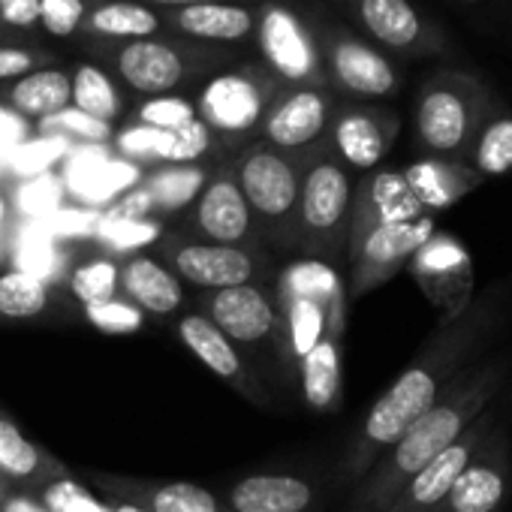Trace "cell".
<instances>
[{
	"instance_id": "cell-37",
	"label": "cell",
	"mask_w": 512,
	"mask_h": 512,
	"mask_svg": "<svg viewBox=\"0 0 512 512\" xmlns=\"http://www.w3.org/2000/svg\"><path fill=\"white\" fill-rule=\"evenodd\" d=\"M97 241L112 250V253H124V250H139V247H151L163 238V226L157 220H142V223H130V220H103L94 229Z\"/></svg>"
},
{
	"instance_id": "cell-9",
	"label": "cell",
	"mask_w": 512,
	"mask_h": 512,
	"mask_svg": "<svg viewBox=\"0 0 512 512\" xmlns=\"http://www.w3.org/2000/svg\"><path fill=\"white\" fill-rule=\"evenodd\" d=\"M178 232L199 238V241H211V244L266 247L260 229L253 223V214L241 196V187L232 175H217L205 181L202 193L190 205L187 229H178Z\"/></svg>"
},
{
	"instance_id": "cell-27",
	"label": "cell",
	"mask_w": 512,
	"mask_h": 512,
	"mask_svg": "<svg viewBox=\"0 0 512 512\" xmlns=\"http://www.w3.org/2000/svg\"><path fill=\"white\" fill-rule=\"evenodd\" d=\"M335 73L356 94L383 97V94H389L395 88L392 67L380 55H374L371 49L356 46V43L338 46V52H335Z\"/></svg>"
},
{
	"instance_id": "cell-29",
	"label": "cell",
	"mask_w": 512,
	"mask_h": 512,
	"mask_svg": "<svg viewBox=\"0 0 512 512\" xmlns=\"http://www.w3.org/2000/svg\"><path fill=\"white\" fill-rule=\"evenodd\" d=\"M52 290L43 278L22 269L0 272V320H37L49 311Z\"/></svg>"
},
{
	"instance_id": "cell-45",
	"label": "cell",
	"mask_w": 512,
	"mask_h": 512,
	"mask_svg": "<svg viewBox=\"0 0 512 512\" xmlns=\"http://www.w3.org/2000/svg\"><path fill=\"white\" fill-rule=\"evenodd\" d=\"M58 202H61V184L49 175H37L31 184L22 187L19 193V205L34 214V217H46V214H55L58 211Z\"/></svg>"
},
{
	"instance_id": "cell-13",
	"label": "cell",
	"mask_w": 512,
	"mask_h": 512,
	"mask_svg": "<svg viewBox=\"0 0 512 512\" xmlns=\"http://www.w3.org/2000/svg\"><path fill=\"white\" fill-rule=\"evenodd\" d=\"M419 217H425V211L416 202V196L410 193V187L404 181V172L380 169V172H374V175H368L362 181L359 193H353L347 250L353 244H359L377 226L410 223V220H419Z\"/></svg>"
},
{
	"instance_id": "cell-51",
	"label": "cell",
	"mask_w": 512,
	"mask_h": 512,
	"mask_svg": "<svg viewBox=\"0 0 512 512\" xmlns=\"http://www.w3.org/2000/svg\"><path fill=\"white\" fill-rule=\"evenodd\" d=\"M97 223H100V214H91V211H79V214H73V211L52 214V226H55L58 232H85V229L94 232Z\"/></svg>"
},
{
	"instance_id": "cell-3",
	"label": "cell",
	"mask_w": 512,
	"mask_h": 512,
	"mask_svg": "<svg viewBox=\"0 0 512 512\" xmlns=\"http://www.w3.org/2000/svg\"><path fill=\"white\" fill-rule=\"evenodd\" d=\"M353 178L335 160H320L302 175L296 208V247L293 253L308 260L347 266V238L353 211Z\"/></svg>"
},
{
	"instance_id": "cell-21",
	"label": "cell",
	"mask_w": 512,
	"mask_h": 512,
	"mask_svg": "<svg viewBox=\"0 0 512 512\" xmlns=\"http://www.w3.org/2000/svg\"><path fill=\"white\" fill-rule=\"evenodd\" d=\"M404 181L410 187V193L416 196V202L422 205L425 214L431 211H443L449 205H455L461 196H467L476 184L479 175H473L470 169L449 163V160H419L410 169H404Z\"/></svg>"
},
{
	"instance_id": "cell-30",
	"label": "cell",
	"mask_w": 512,
	"mask_h": 512,
	"mask_svg": "<svg viewBox=\"0 0 512 512\" xmlns=\"http://www.w3.org/2000/svg\"><path fill=\"white\" fill-rule=\"evenodd\" d=\"M67 290L82 308L109 302L121 293V263L112 253H94L70 269Z\"/></svg>"
},
{
	"instance_id": "cell-23",
	"label": "cell",
	"mask_w": 512,
	"mask_h": 512,
	"mask_svg": "<svg viewBox=\"0 0 512 512\" xmlns=\"http://www.w3.org/2000/svg\"><path fill=\"white\" fill-rule=\"evenodd\" d=\"M121 76L142 94H163L181 79V58L160 43H130L118 58Z\"/></svg>"
},
{
	"instance_id": "cell-35",
	"label": "cell",
	"mask_w": 512,
	"mask_h": 512,
	"mask_svg": "<svg viewBox=\"0 0 512 512\" xmlns=\"http://www.w3.org/2000/svg\"><path fill=\"white\" fill-rule=\"evenodd\" d=\"M476 175H506L512 169V118H494L473 148Z\"/></svg>"
},
{
	"instance_id": "cell-52",
	"label": "cell",
	"mask_w": 512,
	"mask_h": 512,
	"mask_svg": "<svg viewBox=\"0 0 512 512\" xmlns=\"http://www.w3.org/2000/svg\"><path fill=\"white\" fill-rule=\"evenodd\" d=\"M31 55L19 52V49H0V79H10V76H25L31 70Z\"/></svg>"
},
{
	"instance_id": "cell-57",
	"label": "cell",
	"mask_w": 512,
	"mask_h": 512,
	"mask_svg": "<svg viewBox=\"0 0 512 512\" xmlns=\"http://www.w3.org/2000/svg\"><path fill=\"white\" fill-rule=\"evenodd\" d=\"M10 491H13V485H10V482H7L4 476H0V500H4V497H7Z\"/></svg>"
},
{
	"instance_id": "cell-14",
	"label": "cell",
	"mask_w": 512,
	"mask_h": 512,
	"mask_svg": "<svg viewBox=\"0 0 512 512\" xmlns=\"http://www.w3.org/2000/svg\"><path fill=\"white\" fill-rule=\"evenodd\" d=\"M91 482L106 500L136 503L148 512H226L223 500L196 482H145L112 473H91Z\"/></svg>"
},
{
	"instance_id": "cell-53",
	"label": "cell",
	"mask_w": 512,
	"mask_h": 512,
	"mask_svg": "<svg viewBox=\"0 0 512 512\" xmlns=\"http://www.w3.org/2000/svg\"><path fill=\"white\" fill-rule=\"evenodd\" d=\"M0 512H49L34 494L25 491H10L4 500H0Z\"/></svg>"
},
{
	"instance_id": "cell-39",
	"label": "cell",
	"mask_w": 512,
	"mask_h": 512,
	"mask_svg": "<svg viewBox=\"0 0 512 512\" xmlns=\"http://www.w3.org/2000/svg\"><path fill=\"white\" fill-rule=\"evenodd\" d=\"M85 311V320L109 335H130V332H139L145 326V314L127 302L124 296H115L109 302H100V305H88L82 308Z\"/></svg>"
},
{
	"instance_id": "cell-6",
	"label": "cell",
	"mask_w": 512,
	"mask_h": 512,
	"mask_svg": "<svg viewBox=\"0 0 512 512\" xmlns=\"http://www.w3.org/2000/svg\"><path fill=\"white\" fill-rule=\"evenodd\" d=\"M196 311L208 317L241 353L278 356L281 308H278L275 281L202 293L196 302Z\"/></svg>"
},
{
	"instance_id": "cell-40",
	"label": "cell",
	"mask_w": 512,
	"mask_h": 512,
	"mask_svg": "<svg viewBox=\"0 0 512 512\" xmlns=\"http://www.w3.org/2000/svg\"><path fill=\"white\" fill-rule=\"evenodd\" d=\"M211 148V130L193 118L190 124L169 130V151H166V163L169 166H181V163H193L199 160L205 151Z\"/></svg>"
},
{
	"instance_id": "cell-44",
	"label": "cell",
	"mask_w": 512,
	"mask_h": 512,
	"mask_svg": "<svg viewBox=\"0 0 512 512\" xmlns=\"http://www.w3.org/2000/svg\"><path fill=\"white\" fill-rule=\"evenodd\" d=\"M118 148L130 157H145V160H166L169 151V130H154V127H130L127 133L118 136Z\"/></svg>"
},
{
	"instance_id": "cell-49",
	"label": "cell",
	"mask_w": 512,
	"mask_h": 512,
	"mask_svg": "<svg viewBox=\"0 0 512 512\" xmlns=\"http://www.w3.org/2000/svg\"><path fill=\"white\" fill-rule=\"evenodd\" d=\"M64 154V139H46V142H37V145H25L16 151L13 157V166L16 172L22 175H40L46 172V166H52V160H58Z\"/></svg>"
},
{
	"instance_id": "cell-36",
	"label": "cell",
	"mask_w": 512,
	"mask_h": 512,
	"mask_svg": "<svg viewBox=\"0 0 512 512\" xmlns=\"http://www.w3.org/2000/svg\"><path fill=\"white\" fill-rule=\"evenodd\" d=\"M73 97H76V109L109 124L118 115V94L112 88V82L106 79V73H100L97 67H82L76 73V85H73Z\"/></svg>"
},
{
	"instance_id": "cell-7",
	"label": "cell",
	"mask_w": 512,
	"mask_h": 512,
	"mask_svg": "<svg viewBox=\"0 0 512 512\" xmlns=\"http://www.w3.org/2000/svg\"><path fill=\"white\" fill-rule=\"evenodd\" d=\"M431 235H434L431 214L410 223H389L371 229L359 244L347 250V266H344L347 299H359L392 281L398 272H404Z\"/></svg>"
},
{
	"instance_id": "cell-1",
	"label": "cell",
	"mask_w": 512,
	"mask_h": 512,
	"mask_svg": "<svg viewBox=\"0 0 512 512\" xmlns=\"http://www.w3.org/2000/svg\"><path fill=\"white\" fill-rule=\"evenodd\" d=\"M509 314L512 281H497L476 296L470 293L461 305L443 314L410 365L362 419L341 464V473L350 485H356L377 464V458L449 392V386L467 368L482 362V353L503 332Z\"/></svg>"
},
{
	"instance_id": "cell-10",
	"label": "cell",
	"mask_w": 512,
	"mask_h": 512,
	"mask_svg": "<svg viewBox=\"0 0 512 512\" xmlns=\"http://www.w3.org/2000/svg\"><path fill=\"white\" fill-rule=\"evenodd\" d=\"M175 335L178 341L211 371L217 374L220 380H226L235 392H241L247 401L260 404V407H269V392L263 389L260 377H256L250 359L208 320L202 317L196 308L193 311H184L178 320H175Z\"/></svg>"
},
{
	"instance_id": "cell-28",
	"label": "cell",
	"mask_w": 512,
	"mask_h": 512,
	"mask_svg": "<svg viewBox=\"0 0 512 512\" xmlns=\"http://www.w3.org/2000/svg\"><path fill=\"white\" fill-rule=\"evenodd\" d=\"M335 145L350 166L374 169L389 148V133L377 124V118L365 112H350L335 127Z\"/></svg>"
},
{
	"instance_id": "cell-41",
	"label": "cell",
	"mask_w": 512,
	"mask_h": 512,
	"mask_svg": "<svg viewBox=\"0 0 512 512\" xmlns=\"http://www.w3.org/2000/svg\"><path fill=\"white\" fill-rule=\"evenodd\" d=\"M43 130L58 136V133H73V136H82L88 142H106L112 136V127L79 112V109H64L52 118H43Z\"/></svg>"
},
{
	"instance_id": "cell-25",
	"label": "cell",
	"mask_w": 512,
	"mask_h": 512,
	"mask_svg": "<svg viewBox=\"0 0 512 512\" xmlns=\"http://www.w3.org/2000/svg\"><path fill=\"white\" fill-rule=\"evenodd\" d=\"M263 52L266 58L278 67V73H284L287 79H305L314 67V55L308 49V40L302 37L299 25L293 22V16L272 10L263 22Z\"/></svg>"
},
{
	"instance_id": "cell-56",
	"label": "cell",
	"mask_w": 512,
	"mask_h": 512,
	"mask_svg": "<svg viewBox=\"0 0 512 512\" xmlns=\"http://www.w3.org/2000/svg\"><path fill=\"white\" fill-rule=\"evenodd\" d=\"M157 4H187V7H196V4H217V0H157Z\"/></svg>"
},
{
	"instance_id": "cell-20",
	"label": "cell",
	"mask_w": 512,
	"mask_h": 512,
	"mask_svg": "<svg viewBox=\"0 0 512 512\" xmlns=\"http://www.w3.org/2000/svg\"><path fill=\"white\" fill-rule=\"evenodd\" d=\"M263 115V97L241 76H220L202 94V124L220 133H247Z\"/></svg>"
},
{
	"instance_id": "cell-43",
	"label": "cell",
	"mask_w": 512,
	"mask_h": 512,
	"mask_svg": "<svg viewBox=\"0 0 512 512\" xmlns=\"http://www.w3.org/2000/svg\"><path fill=\"white\" fill-rule=\"evenodd\" d=\"M136 178V169L133 166H121V163H100L94 166L82 181H79V190L85 199H106L112 196L115 190H121L124 184H130Z\"/></svg>"
},
{
	"instance_id": "cell-8",
	"label": "cell",
	"mask_w": 512,
	"mask_h": 512,
	"mask_svg": "<svg viewBox=\"0 0 512 512\" xmlns=\"http://www.w3.org/2000/svg\"><path fill=\"white\" fill-rule=\"evenodd\" d=\"M500 425V410L491 404L452 446H446L434 461H428L383 512H440L446 494L452 491L461 470L473 461V455L482 449V443L491 437V431Z\"/></svg>"
},
{
	"instance_id": "cell-19",
	"label": "cell",
	"mask_w": 512,
	"mask_h": 512,
	"mask_svg": "<svg viewBox=\"0 0 512 512\" xmlns=\"http://www.w3.org/2000/svg\"><path fill=\"white\" fill-rule=\"evenodd\" d=\"M344 329L335 326L326 332V338L305 356V362L296 371V380L302 386V398L314 413H332L341 401L344 389Z\"/></svg>"
},
{
	"instance_id": "cell-46",
	"label": "cell",
	"mask_w": 512,
	"mask_h": 512,
	"mask_svg": "<svg viewBox=\"0 0 512 512\" xmlns=\"http://www.w3.org/2000/svg\"><path fill=\"white\" fill-rule=\"evenodd\" d=\"M16 263H19L16 269H22L28 275H37V278L46 281L49 269L58 266V253H55L52 244H46V241H40L34 235H22L19 238V250H16Z\"/></svg>"
},
{
	"instance_id": "cell-22",
	"label": "cell",
	"mask_w": 512,
	"mask_h": 512,
	"mask_svg": "<svg viewBox=\"0 0 512 512\" xmlns=\"http://www.w3.org/2000/svg\"><path fill=\"white\" fill-rule=\"evenodd\" d=\"M326 100L314 91H299L287 97L266 124V136L281 151H296L311 145L326 127Z\"/></svg>"
},
{
	"instance_id": "cell-5",
	"label": "cell",
	"mask_w": 512,
	"mask_h": 512,
	"mask_svg": "<svg viewBox=\"0 0 512 512\" xmlns=\"http://www.w3.org/2000/svg\"><path fill=\"white\" fill-rule=\"evenodd\" d=\"M241 196L266 247H296V208L302 193L299 169L278 151H253L241 160L235 175Z\"/></svg>"
},
{
	"instance_id": "cell-31",
	"label": "cell",
	"mask_w": 512,
	"mask_h": 512,
	"mask_svg": "<svg viewBox=\"0 0 512 512\" xmlns=\"http://www.w3.org/2000/svg\"><path fill=\"white\" fill-rule=\"evenodd\" d=\"M73 100V82L58 70H43L25 76L13 88V106L28 118H52Z\"/></svg>"
},
{
	"instance_id": "cell-11",
	"label": "cell",
	"mask_w": 512,
	"mask_h": 512,
	"mask_svg": "<svg viewBox=\"0 0 512 512\" xmlns=\"http://www.w3.org/2000/svg\"><path fill=\"white\" fill-rule=\"evenodd\" d=\"M512 485V455L503 425L491 431L473 461L461 470L440 512H500Z\"/></svg>"
},
{
	"instance_id": "cell-60",
	"label": "cell",
	"mask_w": 512,
	"mask_h": 512,
	"mask_svg": "<svg viewBox=\"0 0 512 512\" xmlns=\"http://www.w3.org/2000/svg\"><path fill=\"white\" fill-rule=\"evenodd\" d=\"M464 4H476V0H464Z\"/></svg>"
},
{
	"instance_id": "cell-4",
	"label": "cell",
	"mask_w": 512,
	"mask_h": 512,
	"mask_svg": "<svg viewBox=\"0 0 512 512\" xmlns=\"http://www.w3.org/2000/svg\"><path fill=\"white\" fill-rule=\"evenodd\" d=\"M157 260L190 290L214 293L244 284H272L275 266L266 247H229L190 238L184 232H163L154 244Z\"/></svg>"
},
{
	"instance_id": "cell-59",
	"label": "cell",
	"mask_w": 512,
	"mask_h": 512,
	"mask_svg": "<svg viewBox=\"0 0 512 512\" xmlns=\"http://www.w3.org/2000/svg\"><path fill=\"white\" fill-rule=\"evenodd\" d=\"M0 260H4V247H0Z\"/></svg>"
},
{
	"instance_id": "cell-16",
	"label": "cell",
	"mask_w": 512,
	"mask_h": 512,
	"mask_svg": "<svg viewBox=\"0 0 512 512\" xmlns=\"http://www.w3.org/2000/svg\"><path fill=\"white\" fill-rule=\"evenodd\" d=\"M317 500L314 482L293 473H253L238 479L226 497V512H311Z\"/></svg>"
},
{
	"instance_id": "cell-42",
	"label": "cell",
	"mask_w": 512,
	"mask_h": 512,
	"mask_svg": "<svg viewBox=\"0 0 512 512\" xmlns=\"http://www.w3.org/2000/svg\"><path fill=\"white\" fill-rule=\"evenodd\" d=\"M142 115V124L145 127H154V130H178L184 124H190L196 118V109L187 103V100H178V97H157L151 103H145L139 109Z\"/></svg>"
},
{
	"instance_id": "cell-50",
	"label": "cell",
	"mask_w": 512,
	"mask_h": 512,
	"mask_svg": "<svg viewBox=\"0 0 512 512\" xmlns=\"http://www.w3.org/2000/svg\"><path fill=\"white\" fill-rule=\"evenodd\" d=\"M0 10L10 25L28 28L40 19V0H0Z\"/></svg>"
},
{
	"instance_id": "cell-18",
	"label": "cell",
	"mask_w": 512,
	"mask_h": 512,
	"mask_svg": "<svg viewBox=\"0 0 512 512\" xmlns=\"http://www.w3.org/2000/svg\"><path fill=\"white\" fill-rule=\"evenodd\" d=\"M61 473H67V467L34 440H28L22 428L0 410V476L13 485V491L34 494L40 485Z\"/></svg>"
},
{
	"instance_id": "cell-12",
	"label": "cell",
	"mask_w": 512,
	"mask_h": 512,
	"mask_svg": "<svg viewBox=\"0 0 512 512\" xmlns=\"http://www.w3.org/2000/svg\"><path fill=\"white\" fill-rule=\"evenodd\" d=\"M347 296L338 299H311L278 293L281 308V335H278V362L287 377H296L305 356L326 338L329 329L347 326Z\"/></svg>"
},
{
	"instance_id": "cell-2",
	"label": "cell",
	"mask_w": 512,
	"mask_h": 512,
	"mask_svg": "<svg viewBox=\"0 0 512 512\" xmlns=\"http://www.w3.org/2000/svg\"><path fill=\"white\" fill-rule=\"evenodd\" d=\"M509 368V353L482 359L467 368L449 386V392L425 416H419L356 482L347 512H383L428 461H434L446 446H452L497 401Z\"/></svg>"
},
{
	"instance_id": "cell-55",
	"label": "cell",
	"mask_w": 512,
	"mask_h": 512,
	"mask_svg": "<svg viewBox=\"0 0 512 512\" xmlns=\"http://www.w3.org/2000/svg\"><path fill=\"white\" fill-rule=\"evenodd\" d=\"M106 503L112 506V512H148V509H142L136 503H124V500H106Z\"/></svg>"
},
{
	"instance_id": "cell-15",
	"label": "cell",
	"mask_w": 512,
	"mask_h": 512,
	"mask_svg": "<svg viewBox=\"0 0 512 512\" xmlns=\"http://www.w3.org/2000/svg\"><path fill=\"white\" fill-rule=\"evenodd\" d=\"M145 317L178 320L184 314L187 287L151 253H133L121 266V293Z\"/></svg>"
},
{
	"instance_id": "cell-47",
	"label": "cell",
	"mask_w": 512,
	"mask_h": 512,
	"mask_svg": "<svg viewBox=\"0 0 512 512\" xmlns=\"http://www.w3.org/2000/svg\"><path fill=\"white\" fill-rule=\"evenodd\" d=\"M100 217L103 220H130V223L157 220V205H154V199H151V193L145 187H133L118 202H112Z\"/></svg>"
},
{
	"instance_id": "cell-17",
	"label": "cell",
	"mask_w": 512,
	"mask_h": 512,
	"mask_svg": "<svg viewBox=\"0 0 512 512\" xmlns=\"http://www.w3.org/2000/svg\"><path fill=\"white\" fill-rule=\"evenodd\" d=\"M419 142L437 157H455L473 136L470 103L452 88H434L422 97L416 112Z\"/></svg>"
},
{
	"instance_id": "cell-26",
	"label": "cell",
	"mask_w": 512,
	"mask_h": 512,
	"mask_svg": "<svg viewBox=\"0 0 512 512\" xmlns=\"http://www.w3.org/2000/svg\"><path fill=\"white\" fill-rule=\"evenodd\" d=\"M208 175L202 166L193 163H181V166H163L157 172H151L145 178V190L151 193L154 205H157V220L172 217L184 208H190L196 202V196L202 193Z\"/></svg>"
},
{
	"instance_id": "cell-32",
	"label": "cell",
	"mask_w": 512,
	"mask_h": 512,
	"mask_svg": "<svg viewBox=\"0 0 512 512\" xmlns=\"http://www.w3.org/2000/svg\"><path fill=\"white\" fill-rule=\"evenodd\" d=\"M362 16L371 34L389 46H410L419 37V19L407 0H362Z\"/></svg>"
},
{
	"instance_id": "cell-33",
	"label": "cell",
	"mask_w": 512,
	"mask_h": 512,
	"mask_svg": "<svg viewBox=\"0 0 512 512\" xmlns=\"http://www.w3.org/2000/svg\"><path fill=\"white\" fill-rule=\"evenodd\" d=\"M178 22L187 34L208 37V40H238L250 31V16L238 7H223V4L184 7Z\"/></svg>"
},
{
	"instance_id": "cell-38",
	"label": "cell",
	"mask_w": 512,
	"mask_h": 512,
	"mask_svg": "<svg viewBox=\"0 0 512 512\" xmlns=\"http://www.w3.org/2000/svg\"><path fill=\"white\" fill-rule=\"evenodd\" d=\"M94 28L112 37H148L157 31V16L136 4H109L94 13Z\"/></svg>"
},
{
	"instance_id": "cell-34",
	"label": "cell",
	"mask_w": 512,
	"mask_h": 512,
	"mask_svg": "<svg viewBox=\"0 0 512 512\" xmlns=\"http://www.w3.org/2000/svg\"><path fill=\"white\" fill-rule=\"evenodd\" d=\"M34 497L49 509V512H112L106 500H100L85 482H79L70 470L49 479L34 491Z\"/></svg>"
},
{
	"instance_id": "cell-24",
	"label": "cell",
	"mask_w": 512,
	"mask_h": 512,
	"mask_svg": "<svg viewBox=\"0 0 512 512\" xmlns=\"http://www.w3.org/2000/svg\"><path fill=\"white\" fill-rule=\"evenodd\" d=\"M410 272L431 293V299H440V293H446L452 287L455 275L464 281L470 278V260H467V253L458 247V241L434 232L410 260Z\"/></svg>"
},
{
	"instance_id": "cell-48",
	"label": "cell",
	"mask_w": 512,
	"mask_h": 512,
	"mask_svg": "<svg viewBox=\"0 0 512 512\" xmlns=\"http://www.w3.org/2000/svg\"><path fill=\"white\" fill-rule=\"evenodd\" d=\"M82 13H85L82 0H40V22L55 37L73 34L79 19H82Z\"/></svg>"
},
{
	"instance_id": "cell-54",
	"label": "cell",
	"mask_w": 512,
	"mask_h": 512,
	"mask_svg": "<svg viewBox=\"0 0 512 512\" xmlns=\"http://www.w3.org/2000/svg\"><path fill=\"white\" fill-rule=\"evenodd\" d=\"M19 136H22L19 118H13L10 112L0 109V142H13V139H19Z\"/></svg>"
},
{
	"instance_id": "cell-58",
	"label": "cell",
	"mask_w": 512,
	"mask_h": 512,
	"mask_svg": "<svg viewBox=\"0 0 512 512\" xmlns=\"http://www.w3.org/2000/svg\"><path fill=\"white\" fill-rule=\"evenodd\" d=\"M4 223H7V205H4V199H0V229H4Z\"/></svg>"
}]
</instances>
